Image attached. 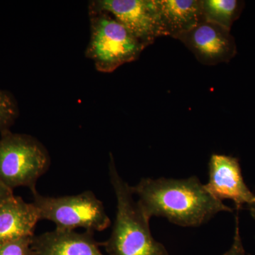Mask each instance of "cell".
<instances>
[{
    "label": "cell",
    "instance_id": "cell-1",
    "mask_svg": "<svg viewBox=\"0 0 255 255\" xmlns=\"http://www.w3.org/2000/svg\"><path fill=\"white\" fill-rule=\"evenodd\" d=\"M137 204L148 219L166 218L184 227H196L221 211L233 210L213 197L196 177L185 179L143 178L131 187Z\"/></svg>",
    "mask_w": 255,
    "mask_h": 255
},
{
    "label": "cell",
    "instance_id": "cell-2",
    "mask_svg": "<svg viewBox=\"0 0 255 255\" xmlns=\"http://www.w3.org/2000/svg\"><path fill=\"white\" fill-rule=\"evenodd\" d=\"M109 173L117 211L110 238L102 243L108 255H169L165 247L151 235L150 219L134 200L131 187L119 175L112 154Z\"/></svg>",
    "mask_w": 255,
    "mask_h": 255
},
{
    "label": "cell",
    "instance_id": "cell-3",
    "mask_svg": "<svg viewBox=\"0 0 255 255\" xmlns=\"http://www.w3.org/2000/svg\"><path fill=\"white\" fill-rule=\"evenodd\" d=\"M90 38L85 56L101 73H113L138 59L146 47L112 15L89 8Z\"/></svg>",
    "mask_w": 255,
    "mask_h": 255
},
{
    "label": "cell",
    "instance_id": "cell-4",
    "mask_svg": "<svg viewBox=\"0 0 255 255\" xmlns=\"http://www.w3.org/2000/svg\"><path fill=\"white\" fill-rule=\"evenodd\" d=\"M0 132V182L12 191L26 187L33 192L37 181L49 169L48 150L31 135L10 130Z\"/></svg>",
    "mask_w": 255,
    "mask_h": 255
},
{
    "label": "cell",
    "instance_id": "cell-5",
    "mask_svg": "<svg viewBox=\"0 0 255 255\" xmlns=\"http://www.w3.org/2000/svg\"><path fill=\"white\" fill-rule=\"evenodd\" d=\"M32 194V203L40 221L47 220L54 223L55 229L74 231L80 228L94 233L105 231L110 226L111 220L103 203L92 191L59 197L43 196L37 190Z\"/></svg>",
    "mask_w": 255,
    "mask_h": 255
},
{
    "label": "cell",
    "instance_id": "cell-6",
    "mask_svg": "<svg viewBox=\"0 0 255 255\" xmlns=\"http://www.w3.org/2000/svg\"><path fill=\"white\" fill-rule=\"evenodd\" d=\"M89 8L112 15L146 48L161 37L155 0H97Z\"/></svg>",
    "mask_w": 255,
    "mask_h": 255
},
{
    "label": "cell",
    "instance_id": "cell-7",
    "mask_svg": "<svg viewBox=\"0 0 255 255\" xmlns=\"http://www.w3.org/2000/svg\"><path fill=\"white\" fill-rule=\"evenodd\" d=\"M196 57L205 65L228 63L237 54V46L231 30L204 21L178 36Z\"/></svg>",
    "mask_w": 255,
    "mask_h": 255
},
{
    "label": "cell",
    "instance_id": "cell-8",
    "mask_svg": "<svg viewBox=\"0 0 255 255\" xmlns=\"http://www.w3.org/2000/svg\"><path fill=\"white\" fill-rule=\"evenodd\" d=\"M209 179L204 185L215 199H231L237 210L255 201V195L247 187L242 175L239 160L232 156L213 154L209 161Z\"/></svg>",
    "mask_w": 255,
    "mask_h": 255
},
{
    "label": "cell",
    "instance_id": "cell-9",
    "mask_svg": "<svg viewBox=\"0 0 255 255\" xmlns=\"http://www.w3.org/2000/svg\"><path fill=\"white\" fill-rule=\"evenodd\" d=\"M102 246L94 233L55 229L33 236L31 250L33 255H105L100 249Z\"/></svg>",
    "mask_w": 255,
    "mask_h": 255
},
{
    "label": "cell",
    "instance_id": "cell-10",
    "mask_svg": "<svg viewBox=\"0 0 255 255\" xmlns=\"http://www.w3.org/2000/svg\"><path fill=\"white\" fill-rule=\"evenodd\" d=\"M161 36H178L205 21L201 0H155Z\"/></svg>",
    "mask_w": 255,
    "mask_h": 255
},
{
    "label": "cell",
    "instance_id": "cell-11",
    "mask_svg": "<svg viewBox=\"0 0 255 255\" xmlns=\"http://www.w3.org/2000/svg\"><path fill=\"white\" fill-rule=\"evenodd\" d=\"M33 203L13 195L0 205V246L24 237H33L38 221Z\"/></svg>",
    "mask_w": 255,
    "mask_h": 255
},
{
    "label": "cell",
    "instance_id": "cell-12",
    "mask_svg": "<svg viewBox=\"0 0 255 255\" xmlns=\"http://www.w3.org/2000/svg\"><path fill=\"white\" fill-rule=\"evenodd\" d=\"M206 21L231 30L241 16L245 2L239 0H201Z\"/></svg>",
    "mask_w": 255,
    "mask_h": 255
},
{
    "label": "cell",
    "instance_id": "cell-13",
    "mask_svg": "<svg viewBox=\"0 0 255 255\" xmlns=\"http://www.w3.org/2000/svg\"><path fill=\"white\" fill-rule=\"evenodd\" d=\"M17 102L10 92L0 90V132L9 130L18 118Z\"/></svg>",
    "mask_w": 255,
    "mask_h": 255
},
{
    "label": "cell",
    "instance_id": "cell-14",
    "mask_svg": "<svg viewBox=\"0 0 255 255\" xmlns=\"http://www.w3.org/2000/svg\"><path fill=\"white\" fill-rule=\"evenodd\" d=\"M33 237L21 238L1 245L0 255H33L31 250Z\"/></svg>",
    "mask_w": 255,
    "mask_h": 255
},
{
    "label": "cell",
    "instance_id": "cell-15",
    "mask_svg": "<svg viewBox=\"0 0 255 255\" xmlns=\"http://www.w3.org/2000/svg\"><path fill=\"white\" fill-rule=\"evenodd\" d=\"M223 255H246L244 247L241 237L239 228V219L236 216V233H235L234 239L232 246L230 248L229 251L226 252Z\"/></svg>",
    "mask_w": 255,
    "mask_h": 255
},
{
    "label": "cell",
    "instance_id": "cell-16",
    "mask_svg": "<svg viewBox=\"0 0 255 255\" xmlns=\"http://www.w3.org/2000/svg\"><path fill=\"white\" fill-rule=\"evenodd\" d=\"M13 195V191L0 182V205Z\"/></svg>",
    "mask_w": 255,
    "mask_h": 255
},
{
    "label": "cell",
    "instance_id": "cell-17",
    "mask_svg": "<svg viewBox=\"0 0 255 255\" xmlns=\"http://www.w3.org/2000/svg\"><path fill=\"white\" fill-rule=\"evenodd\" d=\"M248 209L250 210V212H251L252 217L255 219V201L252 203V204H249V205L248 206Z\"/></svg>",
    "mask_w": 255,
    "mask_h": 255
}]
</instances>
